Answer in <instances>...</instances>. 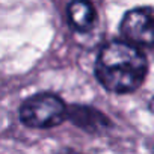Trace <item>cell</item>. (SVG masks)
<instances>
[{
  "mask_svg": "<svg viewBox=\"0 0 154 154\" xmlns=\"http://www.w3.org/2000/svg\"><path fill=\"white\" fill-rule=\"evenodd\" d=\"M121 33L136 47L154 48V6L130 9L122 18Z\"/></svg>",
  "mask_w": 154,
  "mask_h": 154,
  "instance_id": "3957f363",
  "label": "cell"
},
{
  "mask_svg": "<svg viewBox=\"0 0 154 154\" xmlns=\"http://www.w3.org/2000/svg\"><path fill=\"white\" fill-rule=\"evenodd\" d=\"M148 71L146 57L133 44L113 41L103 47L95 63L100 83L110 92L128 94L145 80Z\"/></svg>",
  "mask_w": 154,
  "mask_h": 154,
  "instance_id": "6da1fadb",
  "label": "cell"
},
{
  "mask_svg": "<svg viewBox=\"0 0 154 154\" xmlns=\"http://www.w3.org/2000/svg\"><path fill=\"white\" fill-rule=\"evenodd\" d=\"M66 118H69L74 125L92 134L103 133L110 127L109 118L104 116L100 110L89 106H72L71 109H68Z\"/></svg>",
  "mask_w": 154,
  "mask_h": 154,
  "instance_id": "277c9868",
  "label": "cell"
},
{
  "mask_svg": "<svg viewBox=\"0 0 154 154\" xmlns=\"http://www.w3.org/2000/svg\"><path fill=\"white\" fill-rule=\"evenodd\" d=\"M68 107L53 94H38L27 98L20 107V119L32 128H51L66 119Z\"/></svg>",
  "mask_w": 154,
  "mask_h": 154,
  "instance_id": "7a4b0ae2",
  "label": "cell"
},
{
  "mask_svg": "<svg viewBox=\"0 0 154 154\" xmlns=\"http://www.w3.org/2000/svg\"><path fill=\"white\" fill-rule=\"evenodd\" d=\"M68 17L75 30L86 32L94 26L95 9L89 0H72L68 6Z\"/></svg>",
  "mask_w": 154,
  "mask_h": 154,
  "instance_id": "5b68a950",
  "label": "cell"
}]
</instances>
